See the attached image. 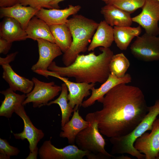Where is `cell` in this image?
Wrapping results in <instances>:
<instances>
[{"mask_svg":"<svg viewBox=\"0 0 159 159\" xmlns=\"http://www.w3.org/2000/svg\"><path fill=\"white\" fill-rule=\"evenodd\" d=\"M85 120L89 122L90 125L77 135L75 143L77 146L81 150L89 152L86 156L88 159H116V157L105 149V140L99 131L94 113L87 114Z\"/></svg>","mask_w":159,"mask_h":159,"instance_id":"5b68a950","label":"cell"},{"mask_svg":"<svg viewBox=\"0 0 159 159\" xmlns=\"http://www.w3.org/2000/svg\"><path fill=\"white\" fill-rule=\"evenodd\" d=\"M20 152L18 148L10 145L7 140L0 138V159H9L17 155Z\"/></svg>","mask_w":159,"mask_h":159,"instance_id":"f1b7e54d","label":"cell"},{"mask_svg":"<svg viewBox=\"0 0 159 159\" xmlns=\"http://www.w3.org/2000/svg\"><path fill=\"white\" fill-rule=\"evenodd\" d=\"M157 159H159V153L158 154V156L157 157Z\"/></svg>","mask_w":159,"mask_h":159,"instance_id":"d590c367","label":"cell"},{"mask_svg":"<svg viewBox=\"0 0 159 159\" xmlns=\"http://www.w3.org/2000/svg\"><path fill=\"white\" fill-rule=\"evenodd\" d=\"M130 66L128 59L122 53L113 55L109 64L110 73L114 74L117 77H124Z\"/></svg>","mask_w":159,"mask_h":159,"instance_id":"4316f807","label":"cell"},{"mask_svg":"<svg viewBox=\"0 0 159 159\" xmlns=\"http://www.w3.org/2000/svg\"><path fill=\"white\" fill-rule=\"evenodd\" d=\"M35 73L46 78L49 76L55 77L63 82L67 87L69 92L67 96L69 104L72 108L76 110L82 106L84 98L90 95V90L95 85L93 83L72 82L66 77H61L49 70L37 71Z\"/></svg>","mask_w":159,"mask_h":159,"instance_id":"ba28073f","label":"cell"},{"mask_svg":"<svg viewBox=\"0 0 159 159\" xmlns=\"http://www.w3.org/2000/svg\"><path fill=\"white\" fill-rule=\"evenodd\" d=\"M14 112L22 119L24 124V129L21 132L13 133L15 138L22 140L26 139L29 143L30 153L38 151L37 145L44 137V133L34 125L22 104L16 106Z\"/></svg>","mask_w":159,"mask_h":159,"instance_id":"8fae6325","label":"cell"},{"mask_svg":"<svg viewBox=\"0 0 159 159\" xmlns=\"http://www.w3.org/2000/svg\"><path fill=\"white\" fill-rule=\"evenodd\" d=\"M18 52H16L8 55L5 57H0V64L10 63L14 60Z\"/></svg>","mask_w":159,"mask_h":159,"instance_id":"1f68e13d","label":"cell"},{"mask_svg":"<svg viewBox=\"0 0 159 159\" xmlns=\"http://www.w3.org/2000/svg\"><path fill=\"white\" fill-rule=\"evenodd\" d=\"M62 90L60 95L56 99L50 101L47 104L50 106L53 104H58L59 106L62 113L61 126H63L69 120L72 113L74 109L72 108L68 103L67 99L68 89L64 83L61 85Z\"/></svg>","mask_w":159,"mask_h":159,"instance_id":"484cf974","label":"cell"},{"mask_svg":"<svg viewBox=\"0 0 159 159\" xmlns=\"http://www.w3.org/2000/svg\"><path fill=\"white\" fill-rule=\"evenodd\" d=\"M64 0H52L51 5L54 9H59L60 8L58 5L59 3Z\"/></svg>","mask_w":159,"mask_h":159,"instance_id":"836d02e7","label":"cell"},{"mask_svg":"<svg viewBox=\"0 0 159 159\" xmlns=\"http://www.w3.org/2000/svg\"><path fill=\"white\" fill-rule=\"evenodd\" d=\"M114 41L113 28L104 20L101 21L99 23L87 50L89 52L93 51L100 47L109 48Z\"/></svg>","mask_w":159,"mask_h":159,"instance_id":"44dd1931","label":"cell"},{"mask_svg":"<svg viewBox=\"0 0 159 159\" xmlns=\"http://www.w3.org/2000/svg\"><path fill=\"white\" fill-rule=\"evenodd\" d=\"M150 133L145 132L135 140L134 147L145 159H157L159 153V118L154 122Z\"/></svg>","mask_w":159,"mask_h":159,"instance_id":"7c38bea8","label":"cell"},{"mask_svg":"<svg viewBox=\"0 0 159 159\" xmlns=\"http://www.w3.org/2000/svg\"><path fill=\"white\" fill-rule=\"evenodd\" d=\"M0 92L4 96L0 107V116L10 118L15 112L16 106L22 104L26 98V95L24 94H16L10 88Z\"/></svg>","mask_w":159,"mask_h":159,"instance_id":"cb8c5ba5","label":"cell"},{"mask_svg":"<svg viewBox=\"0 0 159 159\" xmlns=\"http://www.w3.org/2000/svg\"><path fill=\"white\" fill-rule=\"evenodd\" d=\"M79 5H69L68 7L63 9L41 8L35 16L44 21L49 26L66 24L68 17L76 14L80 10Z\"/></svg>","mask_w":159,"mask_h":159,"instance_id":"5bb4252c","label":"cell"},{"mask_svg":"<svg viewBox=\"0 0 159 159\" xmlns=\"http://www.w3.org/2000/svg\"><path fill=\"white\" fill-rule=\"evenodd\" d=\"M130 48L132 54L138 60L145 62L159 60V37L145 32L136 37Z\"/></svg>","mask_w":159,"mask_h":159,"instance_id":"52a82bcc","label":"cell"},{"mask_svg":"<svg viewBox=\"0 0 159 159\" xmlns=\"http://www.w3.org/2000/svg\"><path fill=\"white\" fill-rule=\"evenodd\" d=\"M100 12L105 21L112 26H130L132 24L130 14L112 5L106 4L101 8Z\"/></svg>","mask_w":159,"mask_h":159,"instance_id":"d6986e66","label":"cell"},{"mask_svg":"<svg viewBox=\"0 0 159 159\" xmlns=\"http://www.w3.org/2000/svg\"><path fill=\"white\" fill-rule=\"evenodd\" d=\"M52 0H17V3L23 6H29L34 8L54 9L51 5Z\"/></svg>","mask_w":159,"mask_h":159,"instance_id":"f546056e","label":"cell"},{"mask_svg":"<svg viewBox=\"0 0 159 159\" xmlns=\"http://www.w3.org/2000/svg\"><path fill=\"white\" fill-rule=\"evenodd\" d=\"M99 49L102 53L97 55L93 52L79 54L67 66H59L53 61L48 70L62 77H74L77 82L103 83L110 73L109 64L114 54L109 48L101 47Z\"/></svg>","mask_w":159,"mask_h":159,"instance_id":"7a4b0ae2","label":"cell"},{"mask_svg":"<svg viewBox=\"0 0 159 159\" xmlns=\"http://www.w3.org/2000/svg\"><path fill=\"white\" fill-rule=\"evenodd\" d=\"M17 4V0H0V7L13 6Z\"/></svg>","mask_w":159,"mask_h":159,"instance_id":"d6a6232c","label":"cell"},{"mask_svg":"<svg viewBox=\"0 0 159 159\" xmlns=\"http://www.w3.org/2000/svg\"><path fill=\"white\" fill-rule=\"evenodd\" d=\"M45 141L38 149L41 159H82L89 154L87 151L80 149L74 144L62 148L56 147L52 144L51 140Z\"/></svg>","mask_w":159,"mask_h":159,"instance_id":"30bf717a","label":"cell"},{"mask_svg":"<svg viewBox=\"0 0 159 159\" xmlns=\"http://www.w3.org/2000/svg\"><path fill=\"white\" fill-rule=\"evenodd\" d=\"M146 0H110L106 4L112 5L130 14L142 8Z\"/></svg>","mask_w":159,"mask_h":159,"instance_id":"83f0119b","label":"cell"},{"mask_svg":"<svg viewBox=\"0 0 159 159\" xmlns=\"http://www.w3.org/2000/svg\"><path fill=\"white\" fill-rule=\"evenodd\" d=\"M36 41L38 43L39 58L36 63L32 66L31 70L34 72L48 70L53 60L62 55V52L55 43L40 39Z\"/></svg>","mask_w":159,"mask_h":159,"instance_id":"4fadbf2b","label":"cell"},{"mask_svg":"<svg viewBox=\"0 0 159 159\" xmlns=\"http://www.w3.org/2000/svg\"><path fill=\"white\" fill-rule=\"evenodd\" d=\"M98 102L102 109L93 112L101 134L109 138L127 135L148 112L139 87L122 83L111 89Z\"/></svg>","mask_w":159,"mask_h":159,"instance_id":"6da1fadb","label":"cell"},{"mask_svg":"<svg viewBox=\"0 0 159 159\" xmlns=\"http://www.w3.org/2000/svg\"><path fill=\"white\" fill-rule=\"evenodd\" d=\"M132 77L129 74L126 73L122 77H117L114 74L110 73L107 80L97 88L95 87L91 90V95L83 101L82 106L86 108L93 105L96 101L98 102L111 89L120 84H127L131 82Z\"/></svg>","mask_w":159,"mask_h":159,"instance_id":"9a60e30c","label":"cell"},{"mask_svg":"<svg viewBox=\"0 0 159 159\" xmlns=\"http://www.w3.org/2000/svg\"><path fill=\"white\" fill-rule=\"evenodd\" d=\"M141 26H114V41L117 47L122 50L127 49L132 39L140 35L142 32Z\"/></svg>","mask_w":159,"mask_h":159,"instance_id":"603a6c76","label":"cell"},{"mask_svg":"<svg viewBox=\"0 0 159 159\" xmlns=\"http://www.w3.org/2000/svg\"><path fill=\"white\" fill-rule=\"evenodd\" d=\"M71 119L61 127L59 136L67 139L68 142L74 144L77 135L90 125L89 121L84 120L80 115L79 109L74 110Z\"/></svg>","mask_w":159,"mask_h":159,"instance_id":"ffe728a7","label":"cell"},{"mask_svg":"<svg viewBox=\"0 0 159 159\" xmlns=\"http://www.w3.org/2000/svg\"><path fill=\"white\" fill-rule=\"evenodd\" d=\"M159 114V100L149 107L148 112L141 122L130 133L125 136L110 138L112 145L111 153H127L138 159H145V155L136 150L134 144L136 140L148 130H151L153 124Z\"/></svg>","mask_w":159,"mask_h":159,"instance_id":"277c9868","label":"cell"},{"mask_svg":"<svg viewBox=\"0 0 159 159\" xmlns=\"http://www.w3.org/2000/svg\"><path fill=\"white\" fill-rule=\"evenodd\" d=\"M39 9L17 3L11 6L1 7L0 17H10L14 19L25 30L30 20Z\"/></svg>","mask_w":159,"mask_h":159,"instance_id":"2e32d148","label":"cell"},{"mask_svg":"<svg viewBox=\"0 0 159 159\" xmlns=\"http://www.w3.org/2000/svg\"><path fill=\"white\" fill-rule=\"evenodd\" d=\"M142 11L132 18L133 22L143 28L148 34L157 36L159 34V1L156 0H146Z\"/></svg>","mask_w":159,"mask_h":159,"instance_id":"9c48e42d","label":"cell"},{"mask_svg":"<svg viewBox=\"0 0 159 159\" xmlns=\"http://www.w3.org/2000/svg\"><path fill=\"white\" fill-rule=\"evenodd\" d=\"M3 69L2 78L9 84V88L15 92L27 94L32 90L34 83L32 80L21 76L15 72L9 63L1 65Z\"/></svg>","mask_w":159,"mask_h":159,"instance_id":"e0dca14e","label":"cell"},{"mask_svg":"<svg viewBox=\"0 0 159 159\" xmlns=\"http://www.w3.org/2000/svg\"></svg>","mask_w":159,"mask_h":159,"instance_id":"74e56055","label":"cell"},{"mask_svg":"<svg viewBox=\"0 0 159 159\" xmlns=\"http://www.w3.org/2000/svg\"><path fill=\"white\" fill-rule=\"evenodd\" d=\"M102 1H103L105 3L108 2V1H109L110 0H102Z\"/></svg>","mask_w":159,"mask_h":159,"instance_id":"e575fe53","label":"cell"},{"mask_svg":"<svg viewBox=\"0 0 159 159\" xmlns=\"http://www.w3.org/2000/svg\"><path fill=\"white\" fill-rule=\"evenodd\" d=\"M66 24L72 38L70 47L64 53L62 58L64 64L67 66L74 61L81 52L87 50V46L99 23L82 15L76 14L68 19Z\"/></svg>","mask_w":159,"mask_h":159,"instance_id":"3957f363","label":"cell"},{"mask_svg":"<svg viewBox=\"0 0 159 159\" xmlns=\"http://www.w3.org/2000/svg\"><path fill=\"white\" fill-rule=\"evenodd\" d=\"M0 37L12 43L28 39L25 30L22 28L20 23L10 17L4 18L1 22Z\"/></svg>","mask_w":159,"mask_h":159,"instance_id":"ac0fdd59","label":"cell"},{"mask_svg":"<svg viewBox=\"0 0 159 159\" xmlns=\"http://www.w3.org/2000/svg\"><path fill=\"white\" fill-rule=\"evenodd\" d=\"M25 30L28 39L36 41L37 39H40L55 43L49 26L36 16L30 20Z\"/></svg>","mask_w":159,"mask_h":159,"instance_id":"7402d4cb","label":"cell"},{"mask_svg":"<svg viewBox=\"0 0 159 159\" xmlns=\"http://www.w3.org/2000/svg\"><path fill=\"white\" fill-rule=\"evenodd\" d=\"M55 43L64 53L70 47L72 41V35L66 24L49 26Z\"/></svg>","mask_w":159,"mask_h":159,"instance_id":"d4e9b609","label":"cell"},{"mask_svg":"<svg viewBox=\"0 0 159 159\" xmlns=\"http://www.w3.org/2000/svg\"><path fill=\"white\" fill-rule=\"evenodd\" d=\"M12 43L0 37V53L7 54L11 49Z\"/></svg>","mask_w":159,"mask_h":159,"instance_id":"4dcf8cb0","label":"cell"},{"mask_svg":"<svg viewBox=\"0 0 159 159\" xmlns=\"http://www.w3.org/2000/svg\"><path fill=\"white\" fill-rule=\"evenodd\" d=\"M157 0V1H159V0Z\"/></svg>","mask_w":159,"mask_h":159,"instance_id":"8d00e7d4","label":"cell"},{"mask_svg":"<svg viewBox=\"0 0 159 159\" xmlns=\"http://www.w3.org/2000/svg\"><path fill=\"white\" fill-rule=\"evenodd\" d=\"M32 80L34 83V88L26 94L22 104L24 106L30 102L32 103L34 108L47 105L61 91L62 86L55 85L53 81L43 82L35 77H33Z\"/></svg>","mask_w":159,"mask_h":159,"instance_id":"8992f818","label":"cell"}]
</instances>
